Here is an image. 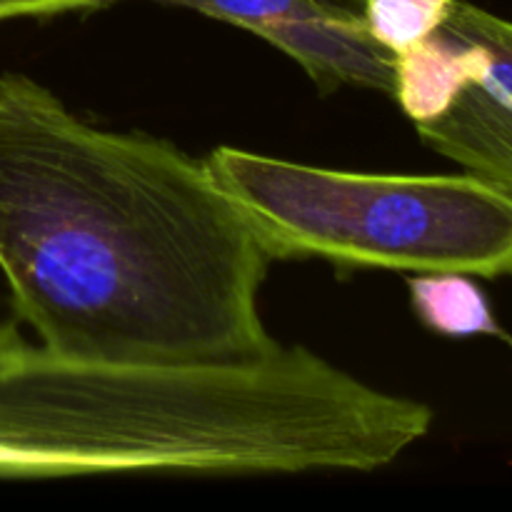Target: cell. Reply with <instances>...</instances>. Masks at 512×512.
<instances>
[{
  "label": "cell",
  "mask_w": 512,
  "mask_h": 512,
  "mask_svg": "<svg viewBox=\"0 0 512 512\" xmlns=\"http://www.w3.org/2000/svg\"><path fill=\"white\" fill-rule=\"evenodd\" d=\"M445 28L488 50V70L433 123L415 125L428 148L512 200V20L455 0Z\"/></svg>",
  "instance_id": "cell-4"
},
{
  "label": "cell",
  "mask_w": 512,
  "mask_h": 512,
  "mask_svg": "<svg viewBox=\"0 0 512 512\" xmlns=\"http://www.w3.org/2000/svg\"><path fill=\"white\" fill-rule=\"evenodd\" d=\"M268 265L205 160L0 73V273L40 345L150 365L265 355Z\"/></svg>",
  "instance_id": "cell-1"
},
{
  "label": "cell",
  "mask_w": 512,
  "mask_h": 512,
  "mask_svg": "<svg viewBox=\"0 0 512 512\" xmlns=\"http://www.w3.org/2000/svg\"><path fill=\"white\" fill-rule=\"evenodd\" d=\"M488 63L483 45L443 25L438 33L395 53L393 100L413 125L433 123L458 103Z\"/></svg>",
  "instance_id": "cell-6"
},
{
  "label": "cell",
  "mask_w": 512,
  "mask_h": 512,
  "mask_svg": "<svg viewBox=\"0 0 512 512\" xmlns=\"http://www.w3.org/2000/svg\"><path fill=\"white\" fill-rule=\"evenodd\" d=\"M455 0H363L360 15L365 28L390 53L410 48L438 33Z\"/></svg>",
  "instance_id": "cell-8"
},
{
  "label": "cell",
  "mask_w": 512,
  "mask_h": 512,
  "mask_svg": "<svg viewBox=\"0 0 512 512\" xmlns=\"http://www.w3.org/2000/svg\"><path fill=\"white\" fill-rule=\"evenodd\" d=\"M433 408L303 345L225 363L75 358L0 320V478L375 473Z\"/></svg>",
  "instance_id": "cell-2"
},
{
  "label": "cell",
  "mask_w": 512,
  "mask_h": 512,
  "mask_svg": "<svg viewBox=\"0 0 512 512\" xmlns=\"http://www.w3.org/2000/svg\"><path fill=\"white\" fill-rule=\"evenodd\" d=\"M108 3H118V0H0V20L45 18V15L100 8Z\"/></svg>",
  "instance_id": "cell-10"
},
{
  "label": "cell",
  "mask_w": 512,
  "mask_h": 512,
  "mask_svg": "<svg viewBox=\"0 0 512 512\" xmlns=\"http://www.w3.org/2000/svg\"><path fill=\"white\" fill-rule=\"evenodd\" d=\"M253 35L293 58L320 93L358 85L393 98L395 53L370 35L355 5L340 0L325 10L260 25Z\"/></svg>",
  "instance_id": "cell-5"
},
{
  "label": "cell",
  "mask_w": 512,
  "mask_h": 512,
  "mask_svg": "<svg viewBox=\"0 0 512 512\" xmlns=\"http://www.w3.org/2000/svg\"><path fill=\"white\" fill-rule=\"evenodd\" d=\"M205 163L270 260L512 278V200L470 173H348L228 145Z\"/></svg>",
  "instance_id": "cell-3"
},
{
  "label": "cell",
  "mask_w": 512,
  "mask_h": 512,
  "mask_svg": "<svg viewBox=\"0 0 512 512\" xmlns=\"http://www.w3.org/2000/svg\"><path fill=\"white\" fill-rule=\"evenodd\" d=\"M155 3L195 10L200 15H208V18L223 20V23L235 25V28L255 33L265 23L325 10L330 5L340 3V0H155Z\"/></svg>",
  "instance_id": "cell-9"
},
{
  "label": "cell",
  "mask_w": 512,
  "mask_h": 512,
  "mask_svg": "<svg viewBox=\"0 0 512 512\" xmlns=\"http://www.w3.org/2000/svg\"><path fill=\"white\" fill-rule=\"evenodd\" d=\"M410 305L420 323L443 338H478L490 335L512 343L495 320L488 295L473 275L415 273L408 278Z\"/></svg>",
  "instance_id": "cell-7"
},
{
  "label": "cell",
  "mask_w": 512,
  "mask_h": 512,
  "mask_svg": "<svg viewBox=\"0 0 512 512\" xmlns=\"http://www.w3.org/2000/svg\"><path fill=\"white\" fill-rule=\"evenodd\" d=\"M348 3H353L355 8H360V3H363V0H348Z\"/></svg>",
  "instance_id": "cell-11"
}]
</instances>
